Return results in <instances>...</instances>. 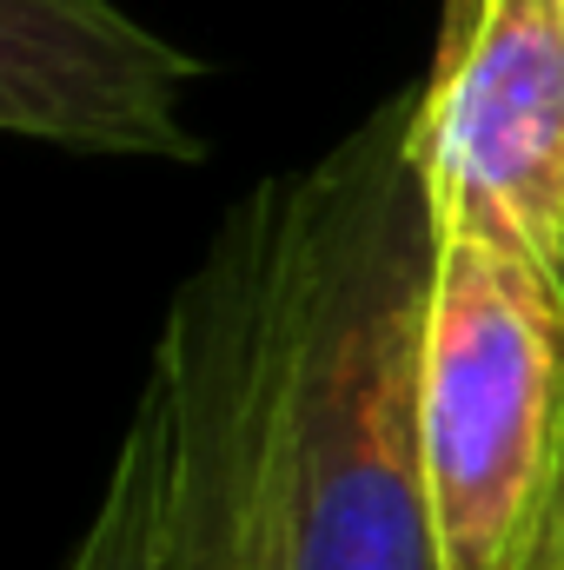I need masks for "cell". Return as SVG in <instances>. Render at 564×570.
<instances>
[{
  "mask_svg": "<svg viewBox=\"0 0 564 570\" xmlns=\"http://www.w3.org/2000/svg\"><path fill=\"white\" fill-rule=\"evenodd\" d=\"M518 570H564V419H558L552 471H545V491H538V511H532V531H525V558H518Z\"/></svg>",
  "mask_w": 564,
  "mask_h": 570,
  "instance_id": "7",
  "label": "cell"
},
{
  "mask_svg": "<svg viewBox=\"0 0 564 570\" xmlns=\"http://www.w3.org/2000/svg\"><path fill=\"white\" fill-rule=\"evenodd\" d=\"M558 419V273L505 239L438 233L425 325V491L438 570H518Z\"/></svg>",
  "mask_w": 564,
  "mask_h": 570,
  "instance_id": "2",
  "label": "cell"
},
{
  "mask_svg": "<svg viewBox=\"0 0 564 570\" xmlns=\"http://www.w3.org/2000/svg\"><path fill=\"white\" fill-rule=\"evenodd\" d=\"M134 419L153 444V570H292L266 438L260 193L179 285Z\"/></svg>",
  "mask_w": 564,
  "mask_h": 570,
  "instance_id": "3",
  "label": "cell"
},
{
  "mask_svg": "<svg viewBox=\"0 0 564 570\" xmlns=\"http://www.w3.org/2000/svg\"><path fill=\"white\" fill-rule=\"evenodd\" d=\"M200 73L114 0H0V127L20 140L193 166L179 94Z\"/></svg>",
  "mask_w": 564,
  "mask_h": 570,
  "instance_id": "5",
  "label": "cell"
},
{
  "mask_svg": "<svg viewBox=\"0 0 564 570\" xmlns=\"http://www.w3.org/2000/svg\"><path fill=\"white\" fill-rule=\"evenodd\" d=\"M412 159L438 233H485L532 259L564 239V0L445 13L412 94Z\"/></svg>",
  "mask_w": 564,
  "mask_h": 570,
  "instance_id": "4",
  "label": "cell"
},
{
  "mask_svg": "<svg viewBox=\"0 0 564 570\" xmlns=\"http://www.w3.org/2000/svg\"><path fill=\"white\" fill-rule=\"evenodd\" d=\"M438 219L412 94L312 173L260 186L266 438L292 570H438L425 325Z\"/></svg>",
  "mask_w": 564,
  "mask_h": 570,
  "instance_id": "1",
  "label": "cell"
},
{
  "mask_svg": "<svg viewBox=\"0 0 564 570\" xmlns=\"http://www.w3.org/2000/svg\"><path fill=\"white\" fill-rule=\"evenodd\" d=\"M60 570H153V444H146L140 419L120 438V458L94 504V524L80 531L74 558Z\"/></svg>",
  "mask_w": 564,
  "mask_h": 570,
  "instance_id": "6",
  "label": "cell"
},
{
  "mask_svg": "<svg viewBox=\"0 0 564 570\" xmlns=\"http://www.w3.org/2000/svg\"><path fill=\"white\" fill-rule=\"evenodd\" d=\"M552 273H558V298H564V239H558V259H552Z\"/></svg>",
  "mask_w": 564,
  "mask_h": 570,
  "instance_id": "8",
  "label": "cell"
},
{
  "mask_svg": "<svg viewBox=\"0 0 564 570\" xmlns=\"http://www.w3.org/2000/svg\"><path fill=\"white\" fill-rule=\"evenodd\" d=\"M458 7H471V0H445V13H458Z\"/></svg>",
  "mask_w": 564,
  "mask_h": 570,
  "instance_id": "9",
  "label": "cell"
}]
</instances>
